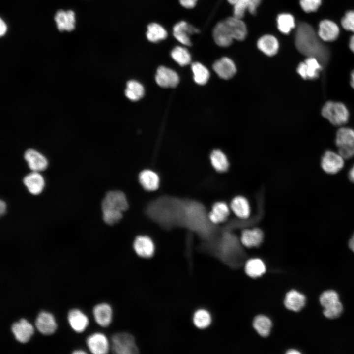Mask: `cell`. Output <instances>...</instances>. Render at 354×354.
Masks as SVG:
<instances>
[{"mask_svg": "<svg viewBox=\"0 0 354 354\" xmlns=\"http://www.w3.org/2000/svg\"><path fill=\"white\" fill-rule=\"evenodd\" d=\"M210 223L201 204L195 201L180 200L178 225L187 227L202 236H206L211 230Z\"/></svg>", "mask_w": 354, "mask_h": 354, "instance_id": "obj_1", "label": "cell"}, {"mask_svg": "<svg viewBox=\"0 0 354 354\" xmlns=\"http://www.w3.org/2000/svg\"><path fill=\"white\" fill-rule=\"evenodd\" d=\"M295 44L298 51L304 55L314 57L322 63L326 62L328 51L309 24L301 23L298 25L295 33Z\"/></svg>", "mask_w": 354, "mask_h": 354, "instance_id": "obj_2", "label": "cell"}, {"mask_svg": "<svg viewBox=\"0 0 354 354\" xmlns=\"http://www.w3.org/2000/svg\"><path fill=\"white\" fill-rule=\"evenodd\" d=\"M128 207L124 194L119 191H111L107 193L102 202V216L104 221L113 225L120 220L122 213Z\"/></svg>", "mask_w": 354, "mask_h": 354, "instance_id": "obj_3", "label": "cell"}, {"mask_svg": "<svg viewBox=\"0 0 354 354\" xmlns=\"http://www.w3.org/2000/svg\"><path fill=\"white\" fill-rule=\"evenodd\" d=\"M322 116L332 124L338 126L346 123L349 118V112L342 103L328 101L323 107Z\"/></svg>", "mask_w": 354, "mask_h": 354, "instance_id": "obj_4", "label": "cell"}, {"mask_svg": "<svg viewBox=\"0 0 354 354\" xmlns=\"http://www.w3.org/2000/svg\"><path fill=\"white\" fill-rule=\"evenodd\" d=\"M113 352L118 354H133L138 352L134 337L126 332L114 334L111 339Z\"/></svg>", "mask_w": 354, "mask_h": 354, "instance_id": "obj_5", "label": "cell"}, {"mask_svg": "<svg viewBox=\"0 0 354 354\" xmlns=\"http://www.w3.org/2000/svg\"><path fill=\"white\" fill-rule=\"evenodd\" d=\"M336 144L339 154L344 159L354 156V130L343 127L338 130L336 137Z\"/></svg>", "mask_w": 354, "mask_h": 354, "instance_id": "obj_6", "label": "cell"}, {"mask_svg": "<svg viewBox=\"0 0 354 354\" xmlns=\"http://www.w3.org/2000/svg\"><path fill=\"white\" fill-rule=\"evenodd\" d=\"M344 158L339 154L331 151H326L321 160L323 170L328 174H334L343 167Z\"/></svg>", "mask_w": 354, "mask_h": 354, "instance_id": "obj_7", "label": "cell"}, {"mask_svg": "<svg viewBox=\"0 0 354 354\" xmlns=\"http://www.w3.org/2000/svg\"><path fill=\"white\" fill-rule=\"evenodd\" d=\"M156 83L163 88H174L179 83V77L174 70L165 66H160L155 76Z\"/></svg>", "mask_w": 354, "mask_h": 354, "instance_id": "obj_8", "label": "cell"}, {"mask_svg": "<svg viewBox=\"0 0 354 354\" xmlns=\"http://www.w3.org/2000/svg\"><path fill=\"white\" fill-rule=\"evenodd\" d=\"M86 344L90 352L94 354H104L109 349V343L107 337L99 332L89 335L86 339Z\"/></svg>", "mask_w": 354, "mask_h": 354, "instance_id": "obj_9", "label": "cell"}, {"mask_svg": "<svg viewBox=\"0 0 354 354\" xmlns=\"http://www.w3.org/2000/svg\"><path fill=\"white\" fill-rule=\"evenodd\" d=\"M322 66L317 59L308 57L304 62H301L297 69L298 73L304 79H314L319 76Z\"/></svg>", "mask_w": 354, "mask_h": 354, "instance_id": "obj_10", "label": "cell"}, {"mask_svg": "<svg viewBox=\"0 0 354 354\" xmlns=\"http://www.w3.org/2000/svg\"><path fill=\"white\" fill-rule=\"evenodd\" d=\"M11 330L16 340L22 343L29 341L34 331L32 325L24 318L14 323Z\"/></svg>", "mask_w": 354, "mask_h": 354, "instance_id": "obj_11", "label": "cell"}, {"mask_svg": "<svg viewBox=\"0 0 354 354\" xmlns=\"http://www.w3.org/2000/svg\"><path fill=\"white\" fill-rule=\"evenodd\" d=\"M35 325L38 331L44 335L53 334L57 328L52 314L45 311H41L38 314L35 321Z\"/></svg>", "mask_w": 354, "mask_h": 354, "instance_id": "obj_12", "label": "cell"}, {"mask_svg": "<svg viewBox=\"0 0 354 354\" xmlns=\"http://www.w3.org/2000/svg\"><path fill=\"white\" fill-rule=\"evenodd\" d=\"M24 157L29 167L32 171H43L48 166V160L46 157L34 149H27L25 152Z\"/></svg>", "mask_w": 354, "mask_h": 354, "instance_id": "obj_13", "label": "cell"}, {"mask_svg": "<svg viewBox=\"0 0 354 354\" xmlns=\"http://www.w3.org/2000/svg\"><path fill=\"white\" fill-rule=\"evenodd\" d=\"M198 32V29L183 21L178 22L173 28V35L175 38L182 44L186 46L191 45L189 34Z\"/></svg>", "mask_w": 354, "mask_h": 354, "instance_id": "obj_14", "label": "cell"}, {"mask_svg": "<svg viewBox=\"0 0 354 354\" xmlns=\"http://www.w3.org/2000/svg\"><path fill=\"white\" fill-rule=\"evenodd\" d=\"M133 247L138 256L145 258L151 257L154 252V243L147 236H137L134 240Z\"/></svg>", "mask_w": 354, "mask_h": 354, "instance_id": "obj_15", "label": "cell"}, {"mask_svg": "<svg viewBox=\"0 0 354 354\" xmlns=\"http://www.w3.org/2000/svg\"><path fill=\"white\" fill-rule=\"evenodd\" d=\"M23 183L29 192L34 195L41 193L45 185L42 176L39 172L34 171L24 177Z\"/></svg>", "mask_w": 354, "mask_h": 354, "instance_id": "obj_16", "label": "cell"}, {"mask_svg": "<svg viewBox=\"0 0 354 354\" xmlns=\"http://www.w3.org/2000/svg\"><path fill=\"white\" fill-rule=\"evenodd\" d=\"M213 68L216 74L224 79L232 78L236 71L234 62L227 57H223L216 61L213 65Z\"/></svg>", "mask_w": 354, "mask_h": 354, "instance_id": "obj_17", "label": "cell"}, {"mask_svg": "<svg viewBox=\"0 0 354 354\" xmlns=\"http://www.w3.org/2000/svg\"><path fill=\"white\" fill-rule=\"evenodd\" d=\"M234 39L243 40L247 35V28L245 23L240 18L234 17L227 18L224 20Z\"/></svg>", "mask_w": 354, "mask_h": 354, "instance_id": "obj_18", "label": "cell"}, {"mask_svg": "<svg viewBox=\"0 0 354 354\" xmlns=\"http://www.w3.org/2000/svg\"><path fill=\"white\" fill-rule=\"evenodd\" d=\"M215 43L221 47L230 46L234 39L224 21L218 23L213 30Z\"/></svg>", "mask_w": 354, "mask_h": 354, "instance_id": "obj_19", "label": "cell"}, {"mask_svg": "<svg viewBox=\"0 0 354 354\" xmlns=\"http://www.w3.org/2000/svg\"><path fill=\"white\" fill-rule=\"evenodd\" d=\"M58 29L60 31H71L75 28V13L72 10L58 11L55 16Z\"/></svg>", "mask_w": 354, "mask_h": 354, "instance_id": "obj_20", "label": "cell"}, {"mask_svg": "<svg viewBox=\"0 0 354 354\" xmlns=\"http://www.w3.org/2000/svg\"><path fill=\"white\" fill-rule=\"evenodd\" d=\"M94 319L98 324L107 327L112 319V309L110 305L102 303L95 305L93 309Z\"/></svg>", "mask_w": 354, "mask_h": 354, "instance_id": "obj_21", "label": "cell"}, {"mask_svg": "<svg viewBox=\"0 0 354 354\" xmlns=\"http://www.w3.org/2000/svg\"><path fill=\"white\" fill-rule=\"evenodd\" d=\"M67 320L71 327L77 332L83 331L88 324L87 317L77 309H73L68 312Z\"/></svg>", "mask_w": 354, "mask_h": 354, "instance_id": "obj_22", "label": "cell"}, {"mask_svg": "<svg viewBox=\"0 0 354 354\" xmlns=\"http://www.w3.org/2000/svg\"><path fill=\"white\" fill-rule=\"evenodd\" d=\"M339 28L333 22L324 20L319 25L318 35L325 41H332L335 40L339 34Z\"/></svg>", "mask_w": 354, "mask_h": 354, "instance_id": "obj_23", "label": "cell"}, {"mask_svg": "<svg viewBox=\"0 0 354 354\" xmlns=\"http://www.w3.org/2000/svg\"><path fill=\"white\" fill-rule=\"evenodd\" d=\"M306 297L304 295L296 290H291L286 295L284 304L288 309L297 312L305 306Z\"/></svg>", "mask_w": 354, "mask_h": 354, "instance_id": "obj_24", "label": "cell"}, {"mask_svg": "<svg viewBox=\"0 0 354 354\" xmlns=\"http://www.w3.org/2000/svg\"><path fill=\"white\" fill-rule=\"evenodd\" d=\"M263 237V233L260 229H245L241 233V241L246 247H256L262 243Z\"/></svg>", "mask_w": 354, "mask_h": 354, "instance_id": "obj_25", "label": "cell"}, {"mask_svg": "<svg viewBox=\"0 0 354 354\" xmlns=\"http://www.w3.org/2000/svg\"><path fill=\"white\" fill-rule=\"evenodd\" d=\"M230 207L235 214L242 219L247 218L250 214V207L246 198L241 196L234 197Z\"/></svg>", "mask_w": 354, "mask_h": 354, "instance_id": "obj_26", "label": "cell"}, {"mask_svg": "<svg viewBox=\"0 0 354 354\" xmlns=\"http://www.w3.org/2000/svg\"><path fill=\"white\" fill-rule=\"evenodd\" d=\"M229 214V208L224 202H216L208 214L209 221L212 224H218L226 220Z\"/></svg>", "mask_w": 354, "mask_h": 354, "instance_id": "obj_27", "label": "cell"}, {"mask_svg": "<svg viewBox=\"0 0 354 354\" xmlns=\"http://www.w3.org/2000/svg\"><path fill=\"white\" fill-rule=\"evenodd\" d=\"M257 47L266 55L272 56L278 52L279 43L274 36L265 35L259 38L257 42Z\"/></svg>", "mask_w": 354, "mask_h": 354, "instance_id": "obj_28", "label": "cell"}, {"mask_svg": "<svg viewBox=\"0 0 354 354\" xmlns=\"http://www.w3.org/2000/svg\"><path fill=\"white\" fill-rule=\"evenodd\" d=\"M261 0H239L234 5V16L241 19L246 10L252 14L256 13V9Z\"/></svg>", "mask_w": 354, "mask_h": 354, "instance_id": "obj_29", "label": "cell"}, {"mask_svg": "<svg viewBox=\"0 0 354 354\" xmlns=\"http://www.w3.org/2000/svg\"><path fill=\"white\" fill-rule=\"evenodd\" d=\"M139 181L142 186L148 191L157 189L159 179L156 173L149 170L143 171L139 176Z\"/></svg>", "mask_w": 354, "mask_h": 354, "instance_id": "obj_30", "label": "cell"}, {"mask_svg": "<svg viewBox=\"0 0 354 354\" xmlns=\"http://www.w3.org/2000/svg\"><path fill=\"white\" fill-rule=\"evenodd\" d=\"M210 161L213 167L218 172H226L229 164L225 154L219 150H213L210 156Z\"/></svg>", "mask_w": 354, "mask_h": 354, "instance_id": "obj_31", "label": "cell"}, {"mask_svg": "<svg viewBox=\"0 0 354 354\" xmlns=\"http://www.w3.org/2000/svg\"><path fill=\"white\" fill-rule=\"evenodd\" d=\"M125 94L129 100L136 101L143 96L144 88L139 82L135 80H130L127 83Z\"/></svg>", "mask_w": 354, "mask_h": 354, "instance_id": "obj_32", "label": "cell"}, {"mask_svg": "<svg viewBox=\"0 0 354 354\" xmlns=\"http://www.w3.org/2000/svg\"><path fill=\"white\" fill-rule=\"evenodd\" d=\"M147 29V38L150 42H158L165 39L167 36L165 29L157 23H153L149 24Z\"/></svg>", "mask_w": 354, "mask_h": 354, "instance_id": "obj_33", "label": "cell"}, {"mask_svg": "<svg viewBox=\"0 0 354 354\" xmlns=\"http://www.w3.org/2000/svg\"><path fill=\"white\" fill-rule=\"evenodd\" d=\"M266 271L263 262L259 259H252L245 265V272L249 276L255 278L262 275Z\"/></svg>", "mask_w": 354, "mask_h": 354, "instance_id": "obj_34", "label": "cell"}, {"mask_svg": "<svg viewBox=\"0 0 354 354\" xmlns=\"http://www.w3.org/2000/svg\"><path fill=\"white\" fill-rule=\"evenodd\" d=\"M191 69L194 74L195 82L200 85H205L209 78L208 70L200 62H195L192 64Z\"/></svg>", "mask_w": 354, "mask_h": 354, "instance_id": "obj_35", "label": "cell"}, {"mask_svg": "<svg viewBox=\"0 0 354 354\" xmlns=\"http://www.w3.org/2000/svg\"><path fill=\"white\" fill-rule=\"evenodd\" d=\"M253 326L259 334L263 337H266L270 333L271 322L266 316L260 315L254 319Z\"/></svg>", "mask_w": 354, "mask_h": 354, "instance_id": "obj_36", "label": "cell"}, {"mask_svg": "<svg viewBox=\"0 0 354 354\" xmlns=\"http://www.w3.org/2000/svg\"><path fill=\"white\" fill-rule=\"evenodd\" d=\"M173 59L180 66H185L190 63L191 58L188 51L185 48L177 46L171 53Z\"/></svg>", "mask_w": 354, "mask_h": 354, "instance_id": "obj_37", "label": "cell"}, {"mask_svg": "<svg viewBox=\"0 0 354 354\" xmlns=\"http://www.w3.org/2000/svg\"><path fill=\"white\" fill-rule=\"evenodd\" d=\"M277 27L283 33L288 34L295 26V20L290 14L283 13L277 18Z\"/></svg>", "mask_w": 354, "mask_h": 354, "instance_id": "obj_38", "label": "cell"}, {"mask_svg": "<svg viewBox=\"0 0 354 354\" xmlns=\"http://www.w3.org/2000/svg\"><path fill=\"white\" fill-rule=\"evenodd\" d=\"M193 322L197 327L204 329L210 324L211 317L207 311L204 309H199L194 314Z\"/></svg>", "mask_w": 354, "mask_h": 354, "instance_id": "obj_39", "label": "cell"}, {"mask_svg": "<svg viewBox=\"0 0 354 354\" xmlns=\"http://www.w3.org/2000/svg\"><path fill=\"white\" fill-rule=\"evenodd\" d=\"M319 301L324 308H326L339 302V295L335 291L327 290L321 295Z\"/></svg>", "mask_w": 354, "mask_h": 354, "instance_id": "obj_40", "label": "cell"}, {"mask_svg": "<svg viewBox=\"0 0 354 354\" xmlns=\"http://www.w3.org/2000/svg\"><path fill=\"white\" fill-rule=\"evenodd\" d=\"M343 305L339 301L330 306L324 308L323 314L328 319H335L338 317L342 313Z\"/></svg>", "mask_w": 354, "mask_h": 354, "instance_id": "obj_41", "label": "cell"}, {"mask_svg": "<svg viewBox=\"0 0 354 354\" xmlns=\"http://www.w3.org/2000/svg\"><path fill=\"white\" fill-rule=\"evenodd\" d=\"M321 3V0H300V4L302 9L310 12L316 11Z\"/></svg>", "mask_w": 354, "mask_h": 354, "instance_id": "obj_42", "label": "cell"}, {"mask_svg": "<svg viewBox=\"0 0 354 354\" xmlns=\"http://www.w3.org/2000/svg\"><path fill=\"white\" fill-rule=\"evenodd\" d=\"M341 23L345 30L354 32V11L348 12L342 19Z\"/></svg>", "mask_w": 354, "mask_h": 354, "instance_id": "obj_43", "label": "cell"}, {"mask_svg": "<svg viewBox=\"0 0 354 354\" xmlns=\"http://www.w3.org/2000/svg\"><path fill=\"white\" fill-rule=\"evenodd\" d=\"M197 0H179L180 4L186 8H193L196 4Z\"/></svg>", "mask_w": 354, "mask_h": 354, "instance_id": "obj_44", "label": "cell"}, {"mask_svg": "<svg viewBox=\"0 0 354 354\" xmlns=\"http://www.w3.org/2000/svg\"><path fill=\"white\" fill-rule=\"evenodd\" d=\"M7 30V26L5 22L0 18V35L3 36Z\"/></svg>", "mask_w": 354, "mask_h": 354, "instance_id": "obj_45", "label": "cell"}, {"mask_svg": "<svg viewBox=\"0 0 354 354\" xmlns=\"http://www.w3.org/2000/svg\"><path fill=\"white\" fill-rule=\"evenodd\" d=\"M6 209V204L4 201L2 200L0 201V215H3Z\"/></svg>", "mask_w": 354, "mask_h": 354, "instance_id": "obj_46", "label": "cell"}, {"mask_svg": "<svg viewBox=\"0 0 354 354\" xmlns=\"http://www.w3.org/2000/svg\"><path fill=\"white\" fill-rule=\"evenodd\" d=\"M349 178L352 182H354V165L349 172Z\"/></svg>", "mask_w": 354, "mask_h": 354, "instance_id": "obj_47", "label": "cell"}, {"mask_svg": "<svg viewBox=\"0 0 354 354\" xmlns=\"http://www.w3.org/2000/svg\"><path fill=\"white\" fill-rule=\"evenodd\" d=\"M349 246L350 249L354 252V234L349 240Z\"/></svg>", "mask_w": 354, "mask_h": 354, "instance_id": "obj_48", "label": "cell"}, {"mask_svg": "<svg viewBox=\"0 0 354 354\" xmlns=\"http://www.w3.org/2000/svg\"><path fill=\"white\" fill-rule=\"evenodd\" d=\"M350 48L351 50L354 52V35L353 36L350 40Z\"/></svg>", "mask_w": 354, "mask_h": 354, "instance_id": "obj_49", "label": "cell"}, {"mask_svg": "<svg viewBox=\"0 0 354 354\" xmlns=\"http://www.w3.org/2000/svg\"><path fill=\"white\" fill-rule=\"evenodd\" d=\"M287 354H300V353L298 351H297V350H294V349H292V350H289L288 352H287Z\"/></svg>", "mask_w": 354, "mask_h": 354, "instance_id": "obj_50", "label": "cell"}, {"mask_svg": "<svg viewBox=\"0 0 354 354\" xmlns=\"http://www.w3.org/2000/svg\"><path fill=\"white\" fill-rule=\"evenodd\" d=\"M351 84L352 87L354 88V70L351 73Z\"/></svg>", "mask_w": 354, "mask_h": 354, "instance_id": "obj_51", "label": "cell"}, {"mask_svg": "<svg viewBox=\"0 0 354 354\" xmlns=\"http://www.w3.org/2000/svg\"><path fill=\"white\" fill-rule=\"evenodd\" d=\"M86 352L82 350H77L73 351L72 354H86Z\"/></svg>", "mask_w": 354, "mask_h": 354, "instance_id": "obj_52", "label": "cell"}, {"mask_svg": "<svg viewBox=\"0 0 354 354\" xmlns=\"http://www.w3.org/2000/svg\"><path fill=\"white\" fill-rule=\"evenodd\" d=\"M239 0H227V1L231 4H235Z\"/></svg>", "mask_w": 354, "mask_h": 354, "instance_id": "obj_53", "label": "cell"}]
</instances>
